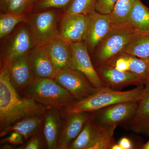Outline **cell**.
Here are the masks:
<instances>
[{
  "label": "cell",
  "instance_id": "1",
  "mask_svg": "<svg viewBox=\"0 0 149 149\" xmlns=\"http://www.w3.org/2000/svg\"><path fill=\"white\" fill-rule=\"evenodd\" d=\"M0 133L19 120L43 114L47 109L21 96L13 88L7 67L0 65Z\"/></svg>",
  "mask_w": 149,
  "mask_h": 149
},
{
  "label": "cell",
  "instance_id": "2",
  "mask_svg": "<svg viewBox=\"0 0 149 149\" xmlns=\"http://www.w3.org/2000/svg\"><path fill=\"white\" fill-rule=\"evenodd\" d=\"M19 93L47 109H65L77 102L68 91L53 78L35 79Z\"/></svg>",
  "mask_w": 149,
  "mask_h": 149
},
{
  "label": "cell",
  "instance_id": "3",
  "mask_svg": "<svg viewBox=\"0 0 149 149\" xmlns=\"http://www.w3.org/2000/svg\"><path fill=\"white\" fill-rule=\"evenodd\" d=\"M144 85L126 91H119L106 86L99 88L95 93L87 98L77 101L65 109L69 112H92L123 102L139 101L146 90Z\"/></svg>",
  "mask_w": 149,
  "mask_h": 149
},
{
  "label": "cell",
  "instance_id": "4",
  "mask_svg": "<svg viewBox=\"0 0 149 149\" xmlns=\"http://www.w3.org/2000/svg\"><path fill=\"white\" fill-rule=\"evenodd\" d=\"M58 9L34 12L27 15L26 23L35 46H44L59 35Z\"/></svg>",
  "mask_w": 149,
  "mask_h": 149
},
{
  "label": "cell",
  "instance_id": "5",
  "mask_svg": "<svg viewBox=\"0 0 149 149\" xmlns=\"http://www.w3.org/2000/svg\"><path fill=\"white\" fill-rule=\"evenodd\" d=\"M2 40L0 65L8 66L15 60L28 54L35 46L25 22Z\"/></svg>",
  "mask_w": 149,
  "mask_h": 149
},
{
  "label": "cell",
  "instance_id": "6",
  "mask_svg": "<svg viewBox=\"0 0 149 149\" xmlns=\"http://www.w3.org/2000/svg\"><path fill=\"white\" fill-rule=\"evenodd\" d=\"M135 33L130 25L112 26L96 54L97 64L102 66L109 64L116 56L122 54Z\"/></svg>",
  "mask_w": 149,
  "mask_h": 149
},
{
  "label": "cell",
  "instance_id": "7",
  "mask_svg": "<svg viewBox=\"0 0 149 149\" xmlns=\"http://www.w3.org/2000/svg\"><path fill=\"white\" fill-rule=\"evenodd\" d=\"M54 79L68 91L77 101L87 98L98 89L85 74L72 68L61 70Z\"/></svg>",
  "mask_w": 149,
  "mask_h": 149
},
{
  "label": "cell",
  "instance_id": "8",
  "mask_svg": "<svg viewBox=\"0 0 149 149\" xmlns=\"http://www.w3.org/2000/svg\"><path fill=\"white\" fill-rule=\"evenodd\" d=\"M139 102L133 101L118 103L92 112V119L102 127L125 124L136 112Z\"/></svg>",
  "mask_w": 149,
  "mask_h": 149
},
{
  "label": "cell",
  "instance_id": "9",
  "mask_svg": "<svg viewBox=\"0 0 149 149\" xmlns=\"http://www.w3.org/2000/svg\"><path fill=\"white\" fill-rule=\"evenodd\" d=\"M63 124L58 144V149H68L92 116L90 112H69L61 110Z\"/></svg>",
  "mask_w": 149,
  "mask_h": 149
},
{
  "label": "cell",
  "instance_id": "10",
  "mask_svg": "<svg viewBox=\"0 0 149 149\" xmlns=\"http://www.w3.org/2000/svg\"><path fill=\"white\" fill-rule=\"evenodd\" d=\"M69 44L72 54V69L85 74L97 89L104 86L92 63L86 43L83 41Z\"/></svg>",
  "mask_w": 149,
  "mask_h": 149
},
{
  "label": "cell",
  "instance_id": "11",
  "mask_svg": "<svg viewBox=\"0 0 149 149\" xmlns=\"http://www.w3.org/2000/svg\"><path fill=\"white\" fill-rule=\"evenodd\" d=\"M90 23L89 15L62 16L59 36L69 44L85 40Z\"/></svg>",
  "mask_w": 149,
  "mask_h": 149
},
{
  "label": "cell",
  "instance_id": "12",
  "mask_svg": "<svg viewBox=\"0 0 149 149\" xmlns=\"http://www.w3.org/2000/svg\"><path fill=\"white\" fill-rule=\"evenodd\" d=\"M28 58L35 79H54L60 70L54 64L44 46H35L28 54Z\"/></svg>",
  "mask_w": 149,
  "mask_h": 149
},
{
  "label": "cell",
  "instance_id": "13",
  "mask_svg": "<svg viewBox=\"0 0 149 149\" xmlns=\"http://www.w3.org/2000/svg\"><path fill=\"white\" fill-rule=\"evenodd\" d=\"M98 73L104 86L118 90L129 85H144L143 80L130 71L118 70L110 64L103 65Z\"/></svg>",
  "mask_w": 149,
  "mask_h": 149
},
{
  "label": "cell",
  "instance_id": "14",
  "mask_svg": "<svg viewBox=\"0 0 149 149\" xmlns=\"http://www.w3.org/2000/svg\"><path fill=\"white\" fill-rule=\"evenodd\" d=\"M90 23L85 41L92 52L103 41L112 28L110 14H103L95 11L89 15Z\"/></svg>",
  "mask_w": 149,
  "mask_h": 149
},
{
  "label": "cell",
  "instance_id": "15",
  "mask_svg": "<svg viewBox=\"0 0 149 149\" xmlns=\"http://www.w3.org/2000/svg\"><path fill=\"white\" fill-rule=\"evenodd\" d=\"M63 124L61 110L49 109L45 113L42 126L46 149H58Z\"/></svg>",
  "mask_w": 149,
  "mask_h": 149
},
{
  "label": "cell",
  "instance_id": "16",
  "mask_svg": "<svg viewBox=\"0 0 149 149\" xmlns=\"http://www.w3.org/2000/svg\"><path fill=\"white\" fill-rule=\"evenodd\" d=\"M6 67L8 68L11 83L18 93L27 88L35 80L28 54L15 60Z\"/></svg>",
  "mask_w": 149,
  "mask_h": 149
},
{
  "label": "cell",
  "instance_id": "17",
  "mask_svg": "<svg viewBox=\"0 0 149 149\" xmlns=\"http://www.w3.org/2000/svg\"><path fill=\"white\" fill-rule=\"evenodd\" d=\"M44 47L59 69L72 68V52L70 44L64 39L58 35Z\"/></svg>",
  "mask_w": 149,
  "mask_h": 149
},
{
  "label": "cell",
  "instance_id": "18",
  "mask_svg": "<svg viewBox=\"0 0 149 149\" xmlns=\"http://www.w3.org/2000/svg\"><path fill=\"white\" fill-rule=\"evenodd\" d=\"M146 90L134 114L125 124L132 132L149 135V85Z\"/></svg>",
  "mask_w": 149,
  "mask_h": 149
},
{
  "label": "cell",
  "instance_id": "19",
  "mask_svg": "<svg viewBox=\"0 0 149 149\" xmlns=\"http://www.w3.org/2000/svg\"><path fill=\"white\" fill-rule=\"evenodd\" d=\"M45 113L19 120L0 133V137L2 138L15 131L21 134L26 142L42 128Z\"/></svg>",
  "mask_w": 149,
  "mask_h": 149
},
{
  "label": "cell",
  "instance_id": "20",
  "mask_svg": "<svg viewBox=\"0 0 149 149\" xmlns=\"http://www.w3.org/2000/svg\"><path fill=\"white\" fill-rule=\"evenodd\" d=\"M102 129L103 127L97 125L91 117L77 138L69 145L68 149H91L98 140Z\"/></svg>",
  "mask_w": 149,
  "mask_h": 149
},
{
  "label": "cell",
  "instance_id": "21",
  "mask_svg": "<svg viewBox=\"0 0 149 149\" xmlns=\"http://www.w3.org/2000/svg\"><path fill=\"white\" fill-rule=\"evenodd\" d=\"M129 22L136 32L149 31V8L141 0H133Z\"/></svg>",
  "mask_w": 149,
  "mask_h": 149
},
{
  "label": "cell",
  "instance_id": "22",
  "mask_svg": "<svg viewBox=\"0 0 149 149\" xmlns=\"http://www.w3.org/2000/svg\"><path fill=\"white\" fill-rule=\"evenodd\" d=\"M122 54L141 58H149V31H136L133 38Z\"/></svg>",
  "mask_w": 149,
  "mask_h": 149
},
{
  "label": "cell",
  "instance_id": "23",
  "mask_svg": "<svg viewBox=\"0 0 149 149\" xmlns=\"http://www.w3.org/2000/svg\"><path fill=\"white\" fill-rule=\"evenodd\" d=\"M133 2V0H118L110 14L112 26L130 25L129 18Z\"/></svg>",
  "mask_w": 149,
  "mask_h": 149
},
{
  "label": "cell",
  "instance_id": "24",
  "mask_svg": "<svg viewBox=\"0 0 149 149\" xmlns=\"http://www.w3.org/2000/svg\"><path fill=\"white\" fill-rule=\"evenodd\" d=\"M27 15L1 13L0 15V39L3 40L13 32L17 26L25 22Z\"/></svg>",
  "mask_w": 149,
  "mask_h": 149
},
{
  "label": "cell",
  "instance_id": "25",
  "mask_svg": "<svg viewBox=\"0 0 149 149\" xmlns=\"http://www.w3.org/2000/svg\"><path fill=\"white\" fill-rule=\"evenodd\" d=\"M97 0H72L65 9L63 16L75 15H89L95 11Z\"/></svg>",
  "mask_w": 149,
  "mask_h": 149
},
{
  "label": "cell",
  "instance_id": "26",
  "mask_svg": "<svg viewBox=\"0 0 149 149\" xmlns=\"http://www.w3.org/2000/svg\"><path fill=\"white\" fill-rule=\"evenodd\" d=\"M128 59L129 63V71L145 81L149 74V58H143L122 54Z\"/></svg>",
  "mask_w": 149,
  "mask_h": 149
},
{
  "label": "cell",
  "instance_id": "27",
  "mask_svg": "<svg viewBox=\"0 0 149 149\" xmlns=\"http://www.w3.org/2000/svg\"><path fill=\"white\" fill-rule=\"evenodd\" d=\"M117 126L111 125L103 127L98 140L91 149H111L113 145L116 143L114 133Z\"/></svg>",
  "mask_w": 149,
  "mask_h": 149
},
{
  "label": "cell",
  "instance_id": "28",
  "mask_svg": "<svg viewBox=\"0 0 149 149\" xmlns=\"http://www.w3.org/2000/svg\"><path fill=\"white\" fill-rule=\"evenodd\" d=\"M36 1L37 0H10L4 13L26 14L28 11L33 8Z\"/></svg>",
  "mask_w": 149,
  "mask_h": 149
},
{
  "label": "cell",
  "instance_id": "29",
  "mask_svg": "<svg viewBox=\"0 0 149 149\" xmlns=\"http://www.w3.org/2000/svg\"><path fill=\"white\" fill-rule=\"evenodd\" d=\"M72 0H37L33 9L34 12L42 11L49 9L65 8Z\"/></svg>",
  "mask_w": 149,
  "mask_h": 149
},
{
  "label": "cell",
  "instance_id": "30",
  "mask_svg": "<svg viewBox=\"0 0 149 149\" xmlns=\"http://www.w3.org/2000/svg\"><path fill=\"white\" fill-rule=\"evenodd\" d=\"M17 149H46V144L42 132V127L32 137L21 146L17 147Z\"/></svg>",
  "mask_w": 149,
  "mask_h": 149
},
{
  "label": "cell",
  "instance_id": "31",
  "mask_svg": "<svg viewBox=\"0 0 149 149\" xmlns=\"http://www.w3.org/2000/svg\"><path fill=\"white\" fill-rule=\"evenodd\" d=\"M118 0H97L95 11L103 14H110Z\"/></svg>",
  "mask_w": 149,
  "mask_h": 149
},
{
  "label": "cell",
  "instance_id": "32",
  "mask_svg": "<svg viewBox=\"0 0 149 149\" xmlns=\"http://www.w3.org/2000/svg\"><path fill=\"white\" fill-rule=\"evenodd\" d=\"M24 139L21 134L14 131L3 137L1 140V145L8 143L13 145L16 149L17 147L24 143Z\"/></svg>",
  "mask_w": 149,
  "mask_h": 149
},
{
  "label": "cell",
  "instance_id": "33",
  "mask_svg": "<svg viewBox=\"0 0 149 149\" xmlns=\"http://www.w3.org/2000/svg\"><path fill=\"white\" fill-rule=\"evenodd\" d=\"M108 64L111 65L120 71H129V62L123 54L122 56L118 57L116 59L113 61H111Z\"/></svg>",
  "mask_w": 149,
  "mask_h": 149
},
{
  "label": "cell",
  "instance_id": "34",
  "mask_svg": "<svg viewBox=\"0 0 149 149\" xmlns=\"http://www.w3.org/2000/svg\"><path fill=\"white\" fill-rule=\"evenodd\" d=\"M118 143L122 147L123 149H132L133 148V145L130 140L128 138L123 137L121 139Z\"/></svg>",
  "mask_w": 149,
  "mask_h": 149
},
{
  "label": "cell",
  "instance_id": "35",
  "mask_svg": "<svg viewBox=\"0 0 149 149\" xmlns=\"http://www.w3.org/2000/svg\"><path fill=\"white\" fill-rule=\"evenodd\" d=\"M10 0H0V10L1 13H4Z\"/></svg>",
  "mask_w": 149,
  "mask_h": 149
},
{
  "label": "cell",
  "instance_id": "36",
  "mask_svg": "<svg viewBox=\"0 0 149 149\" xmlns=\"http://www.w3.org/2000/svg\"><path fill=\"white\" fill-rule=\"evenodd\" d=\"M142 149H149V140L146 143L143 144L141 147Z\"/></svg>",
  "mask_w": 149,
  "mask_h": 149
},
{
  "label": "cell",
  "instance_id": "37",
  "mask_svg": "<svg viewBox=\"0 0 149 149\" xmlns=\"http://www.w3.org/2000/svg\"><path fill=\"white\" fill-rule=\"evenodd\" d=\"M111 149H123V148L118 143L114 144Z\"/></svg>",
  "mask_w": 149,
  "mask_h": 149
},
{
  "label": "cell",
  "instance_id": "38",
  "mask_svg": "<svg viewBox=\"0 0 149 149\" xmlns=\"http://www.w3.org/2000/svg\"><path fill=\"white\" fill-rule=\"evenodd\" d=\"M145 85H149V74L148 76L147 77L146 80L145 81Z\"/></svg>",
  "mask_w": 149,
  "mask_h": 149
}]
</instances>
